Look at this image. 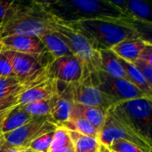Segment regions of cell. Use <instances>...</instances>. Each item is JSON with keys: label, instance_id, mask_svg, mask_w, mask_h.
I'll use <instances>...</instances> for the list:
<instances>
[{"label": "cell", "instance_id": "obj_22", "mask_svg": "<svg viewBox=\"0 0 152 152\" xmlns=\"http://www.w3.org/2000/svg\"><path fill=\"white\" fill-rule=\"evenodd\" d=\"M68 133L74 145L75 152H100L102 143L98 138L86 136L79 133L69 131Z\"/></svg>", "mask_w": 152, "mask_h": 152}, {"label": "cell", "instance_id": "obj_11", "mask_svg": "<svg viewBox=\"0 0 152 152\" xmlns=\"http://www.w3.org/2000/svg\"><path fill=\"white\" fill-rule=\"evenodd\" d=\"M10 60L15 77L21 82H26L41 72L50 62L36 56L4 50Z\"/></svg>", "mask_w": 152, "mask_h": 152}, {"label": "cell", "instance_id": "obj_8", "mask_svg": "<svg viewBox=\"0 0 152 152\" xmlns=\"http://www.w3.org/2000/svg\"><path fill=\"white\" fill-rule=\"evenodd\" d=\"M92 78L98 89L112 99L115 103L136 98L146 97L136 86L126 79L113 77L103 71L92 74Z\"/></svg>", "mask_w": 152, "mask_h": 152}, {"label": "cell", "instance_id": "obj_27", "mask_svg": "<svg viewBox=\"0 0 152 152\" xmlns=\"http://www.w3.org/2000/svg\"><path fill=\"white\" fill-rule=\"evenodd\" d=\"M108 149L115 152H145L137 145L124 140L112 142Z\"/></svg>", "mask_w": 152, "mask_h": 152}, {"label": "cell", "instance_id": "obj_21", "mask_svg": "<svg viewBox=\"0 0 152 152\" xmlns=\"http://www.w3.org/2000/svg\"><path fill=\"white\" fill-rule=\"evenodd\" d=\"M32 118L33 117L26 113L19 105H17L7 112L1 126V132L4 134L14 131L29 122Z\"/></svg>", "mask_w": 152, "mask_h": 152}, {"label": "cell", "instance_id": "obj_7", "mask_svg": "<svg viewBox=\"0 0 152 152\" xmlns=\"http://www.w3.org/2000/svg\"><path fill=\"white\" fill-rule=\"evenodd\" d=\"M50 117L33 118L29 122L21 127L3 134L5 142L12 148H25L37 138L50 132H53L57 128Z\"/></svg>", "mask_w": 152, "mask_h": 152}, {"label": "cell", "instance_id": "obj_35", "mask_svg": "<svg viewBox=\"0 0 152 152\" xmlns=\"http://www.w3.org/2000/svg\"><path fill=\"white\" fill-rule=\"evenodd\" d=\"M110 152H115V151H111V150H110Z\"/></svg>", "mask_w": 152, "mask_h": 152}, {"label": "cell", "instance_id": "obj_20", "mask_svg": "<svg viewBox=\"0 0 152 152\" xmlns=\"http://www.w3.org/2000/svg\"><path fill=\"white\" fill-rule=\"evenodd\" d=\"M119 62L123 67L126 75V79L134 86H136L147 98L152 100V86L149 85L145 77L140 72V70L131 62H128L120 58Z\"/></svg>", "mask_w": 152, "mask_h": 152}, {"label": "cell", "instance_id": "obj_5", "mask_svg": "<svg viewBox=\"0 0 152 152\" xmlns=\"http://www.w3.org/2000/svg\"><path fill=\"white\" fill-rule=\"evenodd\" d=\"M99 140L107 148L114 141L124 140L137 145L145 152H151L152 150L151 142L137 134L115 106L107 110L105 122L99 134Z\"/></svg>", "mask_w": 152, "mask_h": 152}, {"label": "cell", "instance_id": "obj_4", "mask_svg": "<svg viewBox=\"0 0 152 152\" xmlns=\"http://www.w3.org/2000/svg\"><path fill=\"white\" fill-rule=\"evenodd\" d=\"M50 18L53 30L63 40L70 52L83 62L87 70L92 74L101 71L99 51L94 47L91 41L72 23Z\"/></svg>", "mask_w": 152, "mask_h": 152}, {"label": "cell", "instance_id": "obj_25", "mask_svg": "<svg viewBox=\"0 0 152 152\" xmlns=\"http://www.w3.org/2000/svg\"><path fill=\"white\" fill-rule=\"evenodd\" d=\"M22 110L33 118L50 117L52 109V99L47 101H41L28 103L26 105H19Z\"/></svg>", "mask_w": 152, "mask_h": 152}, {"label": "cell", "instance_id": "obj_17", "mask_svg": "<svg viewBox=\"0 0 152 152\" xmlns=\"http://www.w3.org/2000/svg\"><path fill=\"white\" fill-rule=\"evenodd\" d=\"M107 111L98 107L86 106L74 102L69 118H81L93 124L100 132L106 119Z\"/></svg>", "mask_w": 152, "mask_h": 152}, {"label": "cell", "instance_id": "obj_30", "mask_svg": "<svg viewBox=\"0 0 152 152\" xmlns=\"http://www.w3.org/2000/svg\"><path fill=\"white\" fill-rule=\"evenodd\" d=\"M18 95L19 94H14L6 99L0 101V115L4 112L9 111L10 110H12V108H14L15 106L18 105V103H17Z\"/></svg>", "mask_w": 152, "mask_h": 152}, {"label": "cell", "instance_id": "obj_36", "mask_svg": "<svg viewBox=\"0 0 152 152\" xmlns=\"http://www.w3.org/2000/svg\"><path fill=\"white\" fill-rule=\"evenodd\" d=\"M0 32H1V27H0Z\"/></svg>", "mask_w": 152, "mask_h": 152}, {"label": "cell", "instance_id": "obj_13", "mask_svg": "<svg viewBox=\"0 0 152 152\" xmlns=\"http://www.w3.org/2000/svg\"><path fill=\"white\" fill-rule=\"evenodd\" d=\"M63 89L60 88L59 91L52 98V109L50 118L53 122L59 126L61 123L69 118L70 112L75 102L74 101V89L73 84H64Z\"/></svg>", "mask_w": 152, "mask_h": 152}, {"label": "cell", "instance_id": "obj_26", "mask_svg": "<svg viewBox=\"0 0 152 152\" xmlns=\"http://www.w3.org/2000/svg\"><path fill=\"white\" fill-rule=\"evenodd\" d=\"M54 132L55 131L47 133L37 138L28 146V149H30L35 152H47L53 142Z\"/></svg>", "mask_w": 152, "mask_h": 152}, {"label": "cell", "instance_id": "obj_9", "mask_svg": "<svg viewBox=\"0 0 152 152\" xmlns=\"http://www.w3.org/2000/svg\"><path fill=\"white\" fill-rule=\"evenodd\" d=\"M73 89L75 102L90 107H98L105 111L116 104L112 99L98 89L91 73L86 67L82 77L78 82L73 84Z\"/></svg>", "mask_w": 152, "mask_h": 152}, {"label": "cell", "instance_id": "obj_33", "mask_svg": "<svg viewBox=\"0 0 152 152\" xmlns=\"http://www.w3.org/2000/svg\"><path fill=\"white\" fill-rule=\"evenodd\" d=\"M8 152H35L30 149H25V148H12Z\"/></svg>", "mask_w": 152, "mask_h": 152}, {"label": "cell", "instance_id": "obj_18", "mask_svg": "<svg viewBox=\"0 0 152 152\" xmlns=\"http://www.w3.org/2000/svg\"><path fill=\"white\" fill-rule=\"evenodd\" d=\"M47 53L52 60L73 54L63 40L53 31L50 30L39 37Z\"/></svg>", "mask_w": 152, "mask_h": 152}, {"label": "cell", "instance_id": "obj_31", "mask_svg": "<svg viewBox=\"0 0 152 152\" xmlns=\"http://www.w3.org/2000/svg\"><path fill=\"white\" fill-rule=\"evenodd\" d=\"M11 3L12 2H9V1H0V27L4 21V19L5 17V14L7 12V10Z\"/></svg>", "mask_w": 152, "mask_h": 152}, {"label": "cell", "instance_id": "obj_19", "mask_svg": "<svg viewBox=\"0 0 152 152\" xmlns=\"http://www.w3.org/2000/svg\"><path fill=\"white\" fill-rule=\"evenodd\" d=\"M101 70L106 74L119 79H126V75L119 62L118 57L111 50L99 51Z\"/></svg>", "mask_w": 152, "mask_h": 152}, {"label": "cell", "instance_id": "obj_3", "mask_svg": "<svg viewBox=\"0 0 152 152\" xmlns=\"http://www.w3.org/2000/svg\"><path fill=\"white\" fill-rule=\"evenodd\" d=\"M71 23L91 41L97 51L110 50L126 39L141 37L134 27V21L128 18L111 20H89Z\"/></svg>", "mask_w": 152, "mask_h": 152}, {"label": "cell", "instance_id": "obj_28", "mask_svg": "<svg viewBox=\"0 0 152 152\" xmlns=\"http://www.w3.org/2000/svg\"><path fill=\"white\" fill-rule=\"evenodd\" d=\"M15 77L9 58L7 57L4 50L1 48L0 50V77Z\"/></svg>", "mask_w": 152, "mask_h": 152}, {"label": "cell", "instance_id": "obj_12", "mask_svg": "<svg viewBox=\"0 0 152 152\" xmlns=\"http://www.w3.org/2000/svg\"><path fill=\"white\" fill-rule=\"evenodd\" d=\"M4 50L25 53L41 59L52 61L41 39L36 36H9L0 39Z\"/></svg>", "mask_w": 152, "mask_h": 152}, {"label": "cell", "instance_id": "obj_16", "mask_svg": "<svg viewBox=\"0 0 152 152\" xmlns=\"http://www.w3.org/2000/svg\"><path fill=\"white\" fill-rule=\"evenodd\" d=\"M150 44L152 45V43L147 42L141 37L129 38L118 43L110 50L118 58L132 63L139 58L143 49Z\"/></svg>", "mask_w": 152, "mask_h": 152}, {"label": "cell", "instance_id": "obj_2", "mask_svg": "<svg viewBox=\"0 0 152 152\" xmlns=\"http://www.w3.org/2000/svg\"><path fill=\"white\" fill-rule=\"evenodd\" d=\"M53 30L50 16L39 1H12L1 25L0 39L9 36H36Z\"/></svg>", "mask_w": 152, "mask_h": 152}, {"label": "cell", "instance_id": "obj_10", "mask_svg": "<svg viewBox=\"0 0 152 152\" xmlns=\"http://www.w3.org/2000/svg\"><path fill=\"white\" fill-rule=\"evenodd\" d=\"M83 62L74 54L52 60L47 65L49 77L64 84H75L79 81L84 73Z\"/></svg>", "mask_w": 152, "mask_h": 152}, {"label": "cell", "instance_id": "obj_6", "mask_svg": "<svg viewBox=\"0 0 152 152\" xmlns=\"http://www.w3.org/2000/svg\"><path fill=\"white\" fill-rule=\"evenodd\" d=\"M114 106L137 134L152 142L151 99L136 98L118 102Z\"/></svg>", "mask_w": 152, "mask_h": 152}, {"label": "cell", "instance_id": "obj_34", "mask_svg": "<svg viewBox=\"0 0 152 152\" xmlns=\"http://www.w3.org/2000/svg\"><path fill=\"white\" fill-rule=\"evenodd\" d=\"M100 152H110V149H108L107 147H105L102 144V148H101Z\"/></svg>", "mask_w": 152, "mask_h": 152}, {"label": "cell", "instance_id": "obj_24", "mask_svg": "<svg viewBox=\"0 0 152 152\" xmlns=\"http://www.w3.org/2000/svg\"><path fill=\"white\" fill-rule=\"evenodd\" d=\"M47 152H75L74 145L68 130L58 126L54 132V136Z\"/></svg>", "mask_w": 152, "mask_h": 152}, {"label": "cell", "instance_id": "obj_29", "mask_svg": "<svg viewBox=\"0 0 152 152\" xmlns=\"http://www.w3.org/2000/svg\"><path fill=\"white\" fill-rule=\"evenodd\" d=\"M132 63L140 70L149 85L152 86V63H149L141 59H137Z\"/></svg>", "mask_w": 152, "mask_h": 152}, {"label": "cell", "instance_id": "obj_32", "mask_svg": "<svg viewBox=\"0 0 152 152\" xmlns=\"http://www.w3.org/2000/svg\"><path fill=\"white\" fill-rule=\"evenodd\" d=\"M12 149V147L5 142L3 134L0 135V152H8Z\"/></svg>", "mask_w": 152, "mask_h": 152}, {"label": "cell", "instance_id": "obj_14", "mask_svg": "<svg viewBox=\"0 0 152 152\" xmlns=\"http://www.w3.org/2000/svg\"><path fill=\"white\" fill-rule=\"evenodd\" d=\"M59 91V82L48 77L21 92L17 97L18 105H26L32 102L52 99Z\"/></svg>", "mask_w": 152, "mask_h": 152}, {"label": "cell", "instance_id": "obj_23", "mask_svg": "<svg viewBox=\"0 0 152 152\" xmlns=\"http://www.w3.org/2000/svg\"><path fill=\"white\" fill-rule=\"evenodd\" d=\"M59 126L69 131H74L81 134L99 139L100 132L89 121L81 118H69L67 121L61 123Z\"/></svg>", "mask_w": 152, "mask_h": 152}, {"label": "cell", "instance_id": "obj_15", "mask_svg": "<svg viewBox=\"0 0 152 152\" xmlns=\"http://www.w3.org/2000/svg\"><path fill=\"white\" fill-rule=\"evenodd\" d=\"M124 15L134 21L152 25L151 12L148 4L141 0H110Z\"/></svg>", "mask_w": 152, "mask_h": 152}, {"label": "cell", "instance_id": "obj_1", "mask_svg": "<svg viewBox=\"0 0 152 152\" xmlns=\"http://www.w3.org/2000/svg\"><path fill=\"white\" fill-rule=\"evenodd\" d=\"M43 10L53 19L63 22L89 20H122L124 13L110 0H57L40 2Z\"/></svg>", "mask_w": 152, "mask_h": 152}]
</instances>
